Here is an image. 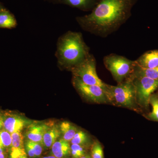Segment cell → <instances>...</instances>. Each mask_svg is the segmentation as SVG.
I'll list each match as a JSON object with an SVG mask.
<instances>
[{"label": "cell", "instance_id": "cell-22", "mask_svg": "<svg viewBox=\"0 0 158 158\" xmlns=\"http://www.w3.org/2000/svg\"><path fill=\"white\" fill-rule=\"evenodd\" d=\"M90 155L91 158H104L103 149L99 141H94L91 144Z\"/></svg>", "mask_w": 158, "mask_h": 158}, {"label": "cell", "instance_id": "cell-5", "mask_svg": "<svg viewBox=\"0 0 158 158\" xmlns=\"http://www.w3.org/2000/svg\"><path fill=\"white\" fill-rule=\"evenodd\" d=\"M103 62L105 67L118 84L129 77L135 66V61L115 54L105 56Z\"/></svg>", "mask_w": 158, "mask_h": 158}, {"label": "cell", "instance_id": "cell-8", "mask_svg": "<svg viewBox=\"0 0 158 158\" xmlns=\"http://www.w3.org/2000/svg\"><path fill=\"white\" fill-rule=\"evenodd\" d=\"M3 128L10 134L21 131L24 127L28 124L25 118L14 114H8L2 117Z\"/></svg>", "mask_w": 158, "mask_h": 158}, {"label": "cell", "instance_id": "cell-13", "mask_svg": "<svg viewBox=\"0 0 158 158\" xmlns=\"http://www.w3.org/2000/svg\"><path fill=\"white\" fill-rule=\"evenodd\" d=\"M61 136L59 127L57 125L52 124L46 131L43 138L42 144L44 148L50 149L54 143Z\"/></svg>", "mask_w": 158, "mask_h": 158}, {"label": "cell", "instance_id": "cell-25", "mask_svg": "<svg viewBox=\"0 0 158 158\" xmlns=\"http://www.w3.org/2000/svg\"><path fill=\"white\" fill-rule=\"evenodd\" d=\"M24 148L26 153L30 158H36L35 152L33 148L30 144V141L27 140L24 143Z\"/></svg>", "mask_w": 158, "mask_h": 158}, {"label": "cell", "instance_id": "cell-6", "mask_svg": "<svg viewBox=\"0 0 158 158\" xmlns=\"http://www.w3.org/2000/svg\"><path fill=\"white\" fill-rule=\"evenodd\" d=\"M132 80L136 91V100L139 107L147 109L151 95L158 89V80L142 77H129Z\"/></svg>", "mask_w": 158, "mask_h": 158}, {"label": "cell", "instance_id": "cell-12", "mask_svg": "<svg viewBox=\"0 0 158 158\" xmlns=\"http://www.w3.org/2000/svg\"><path fill=\"white\" fill-rule=\"evenodd\" d=\"M51 154L56 158H69L70 157V143L62 138L57 140L52 145Z\"/></svg>", "mask_w": 158, "mask_h": 158}, {"label": "cell", "instance_id": "cell-4", "mask_svg": "<svg viewBox=\"0 0 158 158\" xmlns=\"http://www.w3.org/2000/svg\"><path fill=\"white\" fill-rule=\"evenodd\" d=\"M70 71L73 76L78 78L83 83L99 86L106 93L109 85L103 82L98 76L96 59L92 54H90L84 61L71 69Z\"/></svg>", "mask_w": 158, "mask_h": 158}, {"label": "cell", "instance_id": "cell-11", "mask_svg": "<svg viewBox=\"0 0 158 158\" xmlns=\"http://www.w3.org/2000/svg\"><path fill=\"white\" fill-rule=\"evenodd\" d=\"M135 63L136 65L142 68L158 67V49L146 52L135 60Z\"/></svg>", "mask_w": 158, "mask_h": 158}, {"label": "cell", "instance_id": "cell-16", "mask_svg": "<svg viewBox=\"0 0 158 158\" xmlns=\"http://www.w3.org/2000/svg\"><path fill=\"white\" fill-rule=\"evenodd\" d=\"M131 76L146 77L158 81V67L144 68L135 65Z\"/></svg>", "mask_w": 158, "mask_h": 158}, {"label": "cell", "instance_id": "cell-9", "mask_svg": "<svg viewBox=\"0 0 158 158\" xmlns=\"http://www.w3.org/2000/svg\"><path fill=\"white\" fill-rule=\"evenodd\" d=\"M52 124L51 123H35L30 124L26 132L27 140L42 144L43 136Z\"/></svg>", "mask_w": 158, "mask_h": 158}, {"label": "cell", "instance_id": "cell-3", "mask_svg": "<svg viewBox=\"0 0 158 158\" xmlns=\"http://www.w3.org/2000/svg\"><path fill=\"white\" fill-rule=\"evenodd\" d=\"M106 94L110 104L134 111L139 110L135 89L130 77L116 86L108 85Z\"/></svg>", "mask_w": 158, "mask_h": 158}, {"label": "cell", "instance_id": "cell-14", "mask_svg": "<svg viewBox=\"0 0 158 158\" xmlns=\"http://www.w3.org/2000/svg\"><path fill=\"white\" fill-rule=\"evenodd\" d=\"M17 25L14 15L6 8L0 11V28L13 29Z\"/></svg>", "mask_w": 158, "mask_h": 158}, {"label": "cell", "instance_id": "cell-19", "mask_svg": "<svg viewBox=\"0 0 158 158\" xmlns=\"http://www.w3.org/2000/svg\"><path fill=\"white\" fill-rule=\"evenodd\" d=\"M0 148L5 150L11 148V134L4 128L0 131Z\"/></svg>", "mask_w": 158, "mask_h": 158}, {"label": "cell", "instance_id": "cell-18", "mask_svg": "<svg viewBox=\"0 0 158 158\" xmlns=\"http://www.w3.org/2000/svg\"><path fill=\"white\" fill-rule=\"evenodd\" d=\"M90 138L87 133L84 131H79L76 134L71 141L70 144H77L87 147L90 144Z\"/></svg>", "mask_w": 158, "mask_h": 158}, {"label": "cell", "instance_id": "cell-28", "mask_svg": "<svg viewBox=\"0 0 158 158\" xmlns=\"http://www.w3.org/2000/svg\"><path fill=\"white\" fill-rule=\"evenodd\" d=\"M3 127V123L2 121V116L0 117V131L2 129V127Z\"/></svg>", "mask_w": 158, "mask_h": 158}, {"label": "cell", "instance_id": "cell-21", "mask_svg": "<svg viewBox=\"0 0 158 158\" xmlns=\"http://www.w3.org/2000/svg\"><path fill=\"white\" fill-rule=\"evenodd\" d=\"M86 147L77 144H70L71 158H80L87 154Z\"/></svg>", "mask_w": 158, "mask_h": 158}, {"label": "cell", "instance_id": "cell-24", "mask_svg": "<svg viewBox=\"0 0 158 158\" xmlns=\"http://www.w3.org/2000/svg\"><path fill=\"white\" fill-rule=\"evenodd\" d=\"M29 141H30V144L34 149L36 158L40 157L43 152L44 148L43 145L41 143Z\"/></svg>", "mask_w": 158, "mask_h": 158}, {"label": "cell", "instance_id": "cell-29", "mask_svg": "<svg viewBox=\"0 0 158 158\" xmlns=\"http://www.w3.org/2000/svg\"><path fill=\"white\" fill-rule=\"evenodd\" d=\"M40 158H56V157L52 155L46 156L42 157Z\"/></svg>", "mask_w": 158, "mask_h": 158}, {"label": "cell", "instance_id": "cell-2", "mask_svg": "<svg viewBox=\"0 0 158 158\" xmlns=\"http://www.w3.org/2000/svg\"><path fill=\"white\" fill-rule=\"evenodd\" d=\"M90 54V48L80 32L69 31L57 41L56 56L58 64L62 68L70 70Z\"/></svg>", "mask_w": 158, "mask_h": 158}, {"label": "cell", "instance_id": "cell-7", "mask_svg": "<svg viewBox=\"0 0 158 158\" xmlns=\"http://www.w3.org/2000/svg\"><path fill=\"white\" fill-rule=\"evenodd\" d=\"M73 84L80 94L88 101L97 104H109L106 92L96 85H86L77 77L73 76Z\"/></svg>", "mask_w": 158, "mask_h": 158}, {"label": "cell", "instance_id": "cell-27", "mask_svg": "<svg viewBox=\"0 0 158 158\" xmlns=\"http://www.w3.org/2000/svg\"><path fill=\"white\" fill-rule=\"evenodd\" d=\"M80 158H91V157H90V155L89 154L87 153L85 156H83Z\"/></svg>", "mask_w": 158, "mask_h": 158}, {"label": "cell", "instance_id": "cell-15", "mask_svg": "<svg viewBox=\"0 0 158 158\" xmlns=\"http://www.w3.org/2000/svg\"><path fill=\"white\" fill-rule=\"evenodd\" d=\"M59 127L62 138L69 142L79 131L74 125L66 121L62 122Z\"/></svg>", "mask_w": 158, "mask_h": 158}, {"label": "cell", "instance_id": "cell-31", "mask_svg": "<svg viewBox=\"0 0 158 158\" xmlns=\"http://www.w3.org/2000/svg\"><path fill=\"white\" fill-rule=\"evenodd\" d=\"M0 117H1V116H0Z\"/></svg>", "mask_w": 158, "mask_h": 158}, {"label": "cell", "instance_id": "cell-17", "mask_svg": "<svg viewBox=\"0 0 158 158\" xmlns=\"http://www.w3.org/2000/svg\"><path fill=\"white\" fill-rule=\"evenodd\" d=\"M149 105L152 107V111L148 114L146 117L151 121L158 122V95L152 94L149 99Z\"/></svg>", "mask_w": 158, "mask_h": 158}, {"label": "cell", "instance_id": "cell-23", "mask_svg": "<svg viewBox=\"0 0 158 158\" xmlns=\"http://www.w3.org/2000/svg\"><path fill=\"white\" fill-rule=\"evenodd\" d=\"M9 158H28L25 148L18 149L11 148L10 150Z\"/></svg>", "mask_w": 158, "mask_h": 158}, {"label": "cell", "instance_id": "cell-20", "mask_svg": "<svg viewBox=\"0 0 158 158\" xmlns=\"http://www.w3.org/2000/svg\"><path fill=\"white\" fill-rule=\"evenodd\" d=\"M11 134V148H18V149H24V137L21 131L15 132Z\"/></svg>", "mask_w": 158, "mask_h": 158}, {"label": "cell", "instance_id": "cell-1", "mask_svg": "<svg viewBox=\"0 0 158 158\" xmlns=\"http://www.w3.org/2000/svg\"><path fill=\"white\" fill-rule=\"evenodd\" d=\"M138 0H98L89 14L76 19L84 31L105 38L120 28L131 15Z\"/></svg>", "mask_w": 158, "mask_h": 158}, {"label": "cell", "instance_id": "cell-26", "mask_svg": "<svg viewBox=\"0 0 158 158\" xmlns=\"http://www.w3.org/2000/svg\"><path fill=\"white\" fill-rule=\"evenodd\" d=\"M5 150L0 148V158H7V155Z\"/></svg>", "mask_w": 158, "mask_h": 158}, {"label": "cell", "instance_id": "cell-10", "mask_svg": "<svg viewBox=\"0 0 158 158\" xmlns=\"http://www.w3.org/2000/svg\"><path fill=\"white\" fill-rule=\"evenodd\" d=\"M53 4H63L85 11H91L98 0H44Z\"/></svg>", "mask_w": 158, "mask_h": 158}, {"label": "cell", "instance_id": "cell-30", "mask_svg": "<svg viewBox=\"0 0 158 158\" xmlns=\"http://www.w3.org/2000/svg\"><path fill=\"white\" fill-rule=\"evenodd\" d=\"M5 7L3 6L2 4V3L0 2V11H2V9H5Z\"/></svg>", "mask_w": 158, "mask_h": 158}]
</instances>
